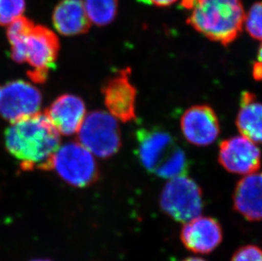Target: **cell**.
I'll use <instances>...</instances> for the list:
<instances>
[{
  "label": "cell",
  "instance_id": "20",
  "mask_svg": "<svg viewBox=\"0 0 262 261\" xmlns=\"http://www.w3.org/2000/svg\"><path fill=\"white\" fill-rule=\"evenodd\" d=\"M230 261H262V249L256 245H245L237 249Z\"/></svg>",
  "mask_w": 262,
  "mask_h": 261
},
{
  "label": "cell",
  "instance_id": "24",
  "mask_svg": "<svg viewBox=\"0 0 262 261\" xmlns=\"http://www.w3.org/2000/svg\"><path fill=\"white\" fill-rule=\"evenodd\" d=\"M181 261H206L205 259H201V258H198V257H189V258H186V259H183Z\"/></svg>",
  "mask_w": 262,
  "mask_h": 261
},
{
  "label": "cell",
  "instance_id": "16",
  "mask_svg": "<svg viewBox=\"0 0 262 261\" xmlns=\"http://www.w3.org/2000/svg\"><path fill=\"white\" fill-rule=\"evenodd\" d=\"M236 126L241 135L253 143L262 144V104L250 92H244L240 98Z\"/></svg>",
  "mask_w": 262,
  "mask_h": 261
},
{
  "label": "cell",
  "instance_id": "5",
  "mask_svg": "<svg viewBox=\"0 0 262 261\" xmlns=\"http://www.w3.org/2000/svg\"><path fill=\"white\" fill-rule=\"evenodd\" d=\"M160 206L170 218L184 224L201 215L203 192L198 183L187 176L171 178L162 189Z\"/></svg>",
  "mask_w": 262,
  "mask_h": 261
},
{
  "label": "cell",
  "instance_id": "25",
  "mask_svg": "<svg viewBox=\"0 0 262 261\" xmlns=\"http://www.w3.org/2000/svg\"><path fill=\"white\" fill-rule=\"evenodd\" d=\"M258 61H260V63H262V42L261 45H260V47H259V50H258Z\"/></svg>",
  "mask_w": 262,
  "mask_h": 261
},
{
  "label": "cell",
  "instance_id": "22",
  "mask_svg": "<svg viewBox=\"0 0 262 261\" xmlns=\"http://www.w3.org/2000/svg\"><path fill=\"white\" fill-rule=\"evenodd\" d=\"M252 75L256 81H262V63L260 61L255 62L253 64Z\"/></svg>",
  "mask_w": 262,
  "mask_h": 261
},
{
  "label": "cell",
  "instance_id": "21",
  "mask_svg": "<svg viewBox=\"0 0 262 261\" xmlns=\"http://www.w3.org/2000/svg\"><path fill=\"white\" fill-rule=\"evenodd\" d=\"M149 5H155L156 7H168L173 5L178 0H145Z\"/></svg>",
  "mask_w": 262,
  "mask_h": 261
},
{
  "label": "cell",
  "instance_id": "23",
  "mask_svg": "<svg viewBox=\"0 0 262 261\" xmlns=\"http://www.w3.org/2000/svg\"><path fill=\"white\" fill-rule=\"evenodd\" d=\"M200 0H181V5L186 10H192L198 5Z\"/></svg>",
  "mask_w": 262,
  "mask_h": 261
},
{
  "label": "cell",
  "instance_id": "4",
  "mask_svg": "<svg viewBox=\"0 0 262 261\" xmlns=\"http://www.w3.org/2000/svg\"><path fill=\"white\" fill-rule=\"evenodd\" d=\"M10 56L18 64L27 63L28 75L36 83H43L55 66L59 41L52 30L35 25L25 34L9 39Z\"/></svg>",
  "mask_w": 262,
  "mask_h": 261
},
{
  "label": "cell",
  "instance_id": "19",
  "mask_svg": "<svg viewBox=\"0 0 262 261\" xmlns=\"http://www.w3.org/2000/svg\"><path fill=\"white\" fill-rule=\"evenodd\" d=\"M245 27L250 37L262 41V1L250 7L245 17Z\"/></svg>",
  "mask_w": 262,
  "mask_h": 261
},
{
  "label": "cell",
  "instance_id": "2",
  "mask_svg": "<svg viewBox=\"0 0 262 261\" xmlns=\"http://www.w3.org/2000/svg\"><path fill=\"white\" fill-rule=\"evenodd\" d=\"M137 155L146 170L158 178L187 176L188 158L172 136L160 127L137 130Z\"/></svg>",
  "mask_w": 262,
  "mask_h": 261
},
{
  "label": "cell",
  "instance_id": "7",
  "mask_svg": "<svg viewBox=\"0 0 262 261\" xmlns=\"http://www.w3.org/2000/svg\"><path fill=\"white\" fill-rule=\"evenodd\" d=\"M51 170L73 187H88L99 178V169L94 155L80 143L60 146L53 158Z\"/></svg>",
  "mask_w": 262,
  "mask_h": 261
},
{
  "label": "cell",
  "instance_id": "9",
  "mask_svg": "<svg viewBox=\"0 0 262 261\" xmlns=\"http://www.w3.org/2000/svg\"><path fill=\"white\" fill-rule=\"evenodd\" d=\"M218 161L228 172L247 176L260 170L261 154L252 141L236 136L221 143Z\"/></svg>",
  "mask_w": 262,
  "mask_h": 261
},
{
  "label": "cell",
  "instance_id": "6",
  "mask_svg": "<svg viewBox=\"0 0 262 261\" xmlns=\"http://www.w3.org/2000/svg\"><path fill=\"white\" fill-rule=\"evenodd\" d=\"M79 143L94 156L107 159L121 146L118 122L109 112L96 111L86 116L78 130Z\"/></svg>",
  "mask_w": 262,
  "mask_h": 261
},
{
  "label": "cell",
  "instance_id": "15",
  "mask_svg": "<svg viewBox=\"0 0 262 261\" xmlns=\"http://www.w3.org/2000/svg\"><path fill=\"white\" fill-rule=\"evenodd\" d=\"M52 20L56 31L66 37L84 34L91 27L83 0H60L54 10Z\"/></svg>",
  "mask_w": 262,
  "mask_h": 261
},
{
  "label": "cell",
  "instance_id": "8",
  "mask_svg": "<svg viewBox=\"0 0 262 261\" xmlns=\"http://www.w3.org/2000/svg\"><path fill=\"white\" fill-rule=\"evenodd\" d=\"M42 94L32 84L23 80L0 84V116L15 122L38 113Z\"/></svg>",
  "mask_w": 262,
  "mask_h": 261
},
{
  "label": "cell",
  "instance_id": "3",
  "mask_svg": "<svg viewBox=\"0 0 262 261\" xmlns=\"http://www.w3.org/2000/svg\"><path fill=\"white\" fill-rule=\"evenodd\" d=\"M245 17L243 0H200L187 23L210 41L228 46L239 37Z\"/></svg>",
  "mask_w": 262,
  "mask_h": 261
},
{
  "label": "cell",
  "instance_id": "13",
  "mask_svg": "<svg viewBox=\"0 0 262 261\" xmlns=\"http://www.w3.org/2000/svg\"><path fill=\"white\" fill-rule=\"evenodd\" d=\"M59 134L70 136L77 133L86 117L84 102L73 94L58 97L45 112Z\"/></svg>",
  "mask_w": 262,
  "mask_h": 261
},
{
  "label": "cell",
  "instance_id": "10",
  "mask_svg": "<svg viewBox=\"0 0 262 261\" xmlns=\"http://www.w3.org/2000/svg\"><path fill=\"white\" fill-rule=\"evenodd\" d=\"M130 68L119 71L102 90L109 113L124 123L136 118L137 90L130 81Z\"/></svg>",
  "mask_w": 262,
  "mask_h": 261
},
{
  "label": "cell",
  "instance_id": "26",
  "mask_svg": "<svg viewBox=\"0 0 262 261\" xmlns=\"http://www.w3.org/2000/svg\"><path fill=\"white\" fill-rule=\"evenodd\" d=\"M31 261H51L50 259H34V260Z\"/></svg>",
  "mask_w": 262,
  "mask_h": 261
},
{
  "label": "cell",
  "instance_id": "1",
  "mask_svg": "<svg viewBox=\"0 0 262 261\" xmlns=\"http://www.w3.org/2000/svg\"><path fill=\"white\" fill-rule=\"evenodd\" d=\"M5 141L8 152L24 171L51 170L53 158L60 147L59 132L45 114L13 122L5 130Z\"/></svg>",
  "mask_w": 262,
  "mask_h": 261
},
{
  "label": "cell",
  "instance_id": "18",
  "mask_svg": "<svg viewBox=\"0 0 262 261\" xmlns=\"http://www.w3.org/2000/svg\"><path fill=\"white\" fill-rule=\"evenodd\" d=\"M25 10L26 0H0V26L8 27Z\"/></svg>",
  "mask_w": 262,
  "mask_h": 261
},
{
  "label": "cell",
  "instance_id": "11",
  "mask_svg": "<svg viewBox=\"0 0 262 261\" xmlns=\"http://www.w3.org/2000/svg\"><path fill=\"white\" fill-rule=\"evenodd\" d=\"M181 130L188 143L200 147L212 144L220 134V122L207 104L191 106L181 117Z\"/></svg>",
  "mask_w": 262,
  "mask_h": 261
},
{
  "label": "cell",
  "instance_id": "14",
  "mask_svg": "<svg viewBox=\"0 0 262 261\" xmlns=\"http://www.w3.org/2000/svg\"><path fill=\"white\" fill-rule=\"evenodd\" d=\"M233 208L250 222L262 221V172L245 176L237 182L233 195Z\"/></svg>",
  "mask_w": 262,
  "mask_h": 261
},
{
  "label": "cell",
  "instance_id": "12",
  "mask_svg": "<svg viewBox=\"0 0 262 261\" xmlns=\"http://www.w3.org/2000/svg\"><path fill=\"white\" fill-rule=\"evenodd\" d=\"M180 238L183 246L189 251L210 254L223 242V228L217 220L200 215L183 224Z\"/></svg>",
  "mask_w": 262,
  "mask_h": 261
},
{
  "label": "cell",
  "instance_id": "17",
  "mask_svg": "<svg viewBox=\"0 0 262 261\" xmlns=\"http://www.w3.org/2000/svg\"><path fill=\"white\" fill-rule=\"evenodd\" d=\"M90 23L105 27L114 21L118 10L117 0H83Z\"/></svg>",
  "mask_w": 262,
  "mask_h": 261
}]
</instances>
